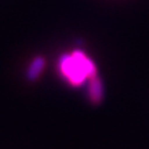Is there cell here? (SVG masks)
Segmentation results:
<instances>
[{"mask_svg":"<svg viewBox=\"0 0 149 149\" xmlns=\"http://www.w3.org/2000/svg\"><path fill=\"white\" fill-rule=\"evenodd\" d=\"M87 93H88V98L92 103L98 104L103 100V94H104V88H103V83L102 80L96 75L88 80V87H87Z\"/></svg>","mask_w":149,"mask_h":149,"instance_id":"7a4b0ae2","label":"cell"},{"mask_svg":"<svg viewBox=\"0 0 149 149\" xmlns=\"http://www.w3.org/2000/svg\"><path fill=\"white\" fill-rule=\"evenodd\" d=\"M45 66V60L42 56H37L32 60L31 64L27 71V77L30 81H36L42 73L43 69Z\"/></svg>","mask_w":149,"mask_h":149,"instance_id":"3957f363","label":"cell"},{"mask_svg":"<svg viewBox=\"0 0 149 149\" xmlns=\"http://www.w3.org/2000/svg\"><path fill=\"white\" fill-rule=\"evenodd\" d=\"M59 68L64 79L75 87H79L85 83L86 80L97 75V69L94 62L80 50L64 54L60 59Z\"/></svg>","mask_w":149,"mask_h":149,"instance_id":"6da1fadb","label":"cell"}]
</instances>
